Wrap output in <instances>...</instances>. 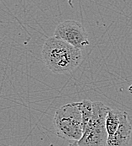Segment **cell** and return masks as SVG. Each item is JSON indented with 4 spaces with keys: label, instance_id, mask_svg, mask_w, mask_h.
Masks as SVG:
<instances>
[{
    "label": "cell",
    "instance_id": "7",
    "mask_svg": "<svg viewBox=\"0 0 132 146\" xmlns=\"http://www.w3.org/2000/svg\"><path fill=\"white\" fill-rule=\"evenodd\" d=\"M79 106L82 115V123L84 128L90 121L92 115V102L91 100H83L81 102H79Z\"/></svg>",
    "mask_w": 132,
    "mask_h": 146
},
{
    "label": "cell",
    "instance_id": "6",
    "mask_svg": "<svg viewBox=\"0 0 132 146\" xmlns=\"http://www.w3.org/2000/svg\"><path fill=\"white\" fill-rule=\"evenodd\" d=\"M124 112L125 111L114 110L109 107L106 117V131L108 133V137L113 135L117 131L119 126L120 124Z\"/></svg>",
    "mask_w": 132,
    "mask_h": 146
},
{
    "label": "cell",
    "instance_id": "4",
    "mask_svg": "<svg viewBox=\"0 0 132 146\" xmlns=\"http://www.w3.org/2000/svg\"><path fill=\"white\" fill-rule=\"evenodd\" d=\"M53 36L81 50L84 49L90 43L83 25L80 22L72 20H67L59 24L54 31Z\"/></svg>",
    "mask_w": 132,
    "mask_h": 146
},
{
    "label": "cell",
    "instance_id": "9",
    "mask_svg": "<svg viewBox=\"0 0 132 146\" xmlns=\"http://www.w3.org/2000/svg\"><path fill=\"white\" fill-rule=\"evenodd\" d=\"M48 146H54V145H53V144H51V145H48Z\"/></svg>",
    "mask_w": 132,
    "mask_h": 146
},
{
    "label": "cell",
    "instance_id": "2",
    "mask_svg": "<svg viewBox=\"0 0 132 146\" xmlns=\"http://www.w3.org/2000/svg\"><path fill=\"white\" fill-rule=\"evenodd\" d=\"M53 123L59 138L70 142L79 141L83 135L82 115L79 102L60 106L54 113Z\"/></svg>",
    "mask_w": 132,
    "mask_h": 146
},
{
    "label": "cell",
    "instance_id": "5",
    "mask_svg": "<svg viewBox=\"0 0 132 146\" xmlns=\"http://www.w3.org/2000/svg\"><path fill=\"white\" fill-rule=\"evenodd\" d=\"M132 125L125 111L117 131L108 137L107 146H128L131 139Z\"/></svg>",
    "mask_w": 132,
    "mask_h": 146
},
{
    "label": "cell",
    "instance_id": "8",
    "mask_svg": "<svg viewBox=\"0 0 132 146\" xmlns=\"http://www.w3.org/2000/svg\"><path fill=\"white\" fill-rule=\"evenodd\" d=\"M68 146H80L79 145V144H78V141H73V142H71L69 145Z\"/></svg>",
    "mask_w": 132,
    "mask_h": 146
},
{
    "label": "cell",
    "instance_id": "1",
    "mask_svg": "<svg viewBox=\"0 0 132 146\" xmlns=\"http://www.w3.org/2000/svg\"><path fill=\"white\" fill-rule=\"evenodd\" d=\"M42 58L46 67L53 74L71 73L82 62L81 49L55 36L47 38L43 44Z\"/></svg>",
    "mask_w": 132,
    "mask_h": 146
},
{
    "label": "cell",
    "instance_id": "3",
    "mask_svg": "<svg viewBox=\"0 0 132 146\" xmlns=\"http://www.w3.org/2000/svg\"><path fill=\"white\" fill-rule=\"evenodd\" d=\"M92 115L86 127L83 135L78 141L80 146H107L106 117L109 107L100 102H92Z\"/></svg>",
    "mask_w": 132,
    "mask_h": 146
}]
</instances>
